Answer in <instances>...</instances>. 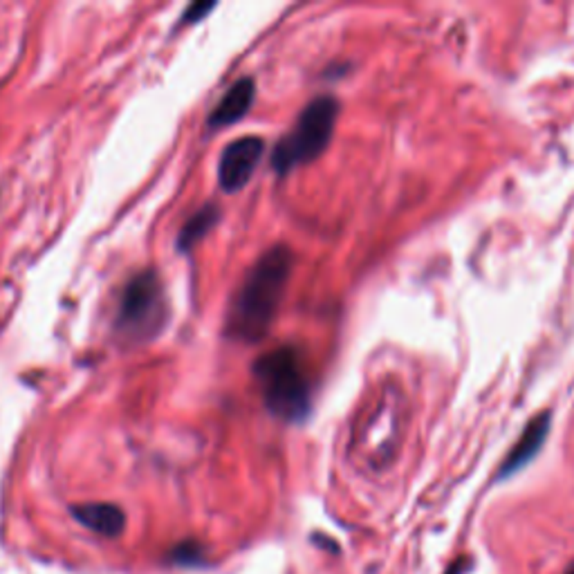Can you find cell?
<instances>
[{"label": "cell", "mask_w": 574, "mask_h": 574, "mask_svg": "<svg viewBox=\"0 0 574 574\" xmlns=\"http://www.w3.org/2000/svg\"><path fill=\"white\" fill-rule=\"evenodd\" d=\"M294 256L286 245L265 251L242 278L227 312V337L241 343H259L268 337L286 296Z\"/></svg>", "instance_id": "cell-1"}, {"label": "cell", "mask_w": 574, "mask_h": 574, "mask_svg": "<svg viewBox=\"0 0 574 574\" xmlns=\"http://www.w3.org/2000/svg\"><path fill=\"white\" fill-rule=\"evenodd\" d=\"M169 321V301L164 283L155 269H140L122 289L113 334L122 346L135 348L162 334Z\"/></svg>", "instance_id": "cell-2"}, {"label": "cell", "mask_w": 574, "mask_h": 574, "mask_svg": "<svg viewBox=\"0 0 574 574\" xmlns=\"http://www.w3.org/2000/svg\"><path fill=\"white\" fill-rule=\"evenodd\" d=\"M171 561L178 566H197V563H202V548L193 541L176 545L171 552Z\"/></svg>", "instance_id": "cell-10"}, {"label": "cell", "mask_w": 574, "mask_h": 574, "mask_svg": "<svg viewBox=\"0 0 574 574\" xmlns=\"http://www.w3.org/2000/svg\"><path fill=\"white\" fill-rule=\"evenodd\" d=\"M70 512L81 525L88 527L95 534L108 536V539L119 536L123 532V527H126V514H123V509L119 505L113 503L72 505Z\"/></svg>", "instance_id": "cell-8"}, {"label": "cell", "mask_w": 574, "mask_h": 574, "mask_svg": "<svg viewBox=\"0 0 574 574\" xmlns=\"http://www.w3.org/2000/svg\"><path fill=\"white\" fill-rule=\"evenodd\" d=\"M215 9V3H200V0H197V3H191L189 7H187V12L182 14V25H193V23H197V21H202V18L206 16V14L209 12H214Z\"/></svg>", "instance_id": "cell-11"}, {"label": "cell", "mask_w": 574, "mask_h": 574, "mask_svg": "<svg viewBox=\"0 0 574 574\" xmlns=\"http://www.w3.org/2000/svg\"><path fill=\"white\" fill-rule=\"evenodd\" d=\"M339 104L334 96L321 95L312 99L298 114L292 131L274 146L272 169L278 176H286L292 169L314 162L333 140L337 123Z\"/></svg>", "instance_id": "cell-4"}, {"label": "cell", "mask_w": 574, "mask_h": 574, "mask_svg": "<svg viewBox=\"0 0 574 574\" xmlns=\"http://www.w3.org/2000/svg\"><path fill=\"white\" fill-rule=\"evenodd\" d=\"M550 426H552V413L550 411H541L539 415L532 417L527 422V426L523 429L521 438L516 440V444L512 447V451L505 456V460L500 462V469L496 474V480H505L512 478L514 474L523 469V467L530 465L539 451L543 449L545 440L550 435Z\"/></svg>", "instance_id": "cell-6"}, {"label": "cell", "mask_w": 574, "mask_h": 574, "mask_svg": "<svg viewBox=\"0 0 574 574\" xmlns=\"http://www.w3.org/2000/svg\"><path fill=\"white\" fill-rule=\"evenodd\" d=\"M256 99V81L251 77H242L238 79L227 93L223 95V99L215 104V108L211 110L209 119H206V126L209 128H224L232 126V123L241 122L247 113H250L251 104Z\"/></svg>", "instance_id": "cell-7"}, {"label": "cell", "mask_w": 574, "mask_h": 574, "mask_svg": "<svg viewBox=\"0 0 574 574\" xmlns=\"http://www.w3.org/2000/svg\"><path fill=\"white\" fill-rule=\"evenodd\" d=\"M251 370L272 415L286 422L305 420L310 413V382L294 348L281 346L263 352Z\"/></svg>", "instance_id": "cell-3"}, {"label": "cell", "mask_w": 574, "mask_h": 574, "mask_svg": "<svg viewBox=\"0 0 574 574\" xmlns=\"http://www.w3.org/2000/svg\"><path fill=\"white\" fill-rule=\"evenodd\" d=\"M265 153V140L256 135L238 137L229 141L218 162V182L224 193H238L250 185Z\"/></svg>", "instance_id": "cell-5"}, {"label": "cell", "mask_w": 574, "mask_h": 574, "mask_svg": "<svg viewBox=\"0 0 574 574\" xmlns=\"http://www.w3.org/2000/svg\"><path fill=\"white\" fill-rule=\"evenodd\" d=\"M220 214H223V211H220V206L215 205V202L202 205L200 209L182 224L180 233H178V250H180L182 254H189L193 247L220 223Z\"/></svg>", "instance_id": "cell-9"}, {"label": "cell", "mask_w": 574, "mask_h": 574, "mask_svg": "<svg viewBox=\"0 0 574 574\" xmlns=\"http://www.w3.org/2000/svg\"><path fill=\"white\" fill-rule=\"evenodd\" d=\"M570 574H574V570H572V572H570Z\"/></svg>", "instance_id": "cell-12"}]
</instances>
